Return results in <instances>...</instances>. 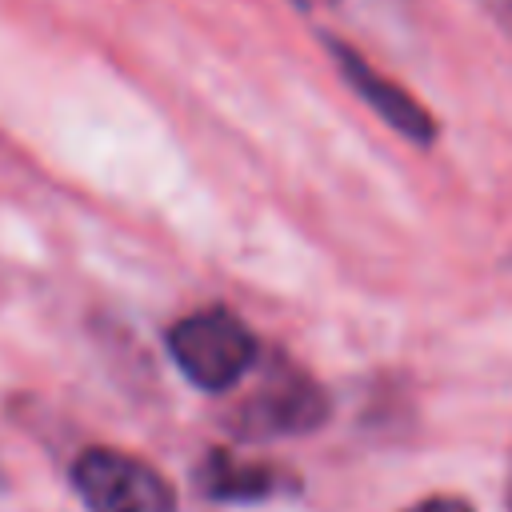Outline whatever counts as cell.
<instances>
[{
  "label": "cell",
  "instance_id": "6da1fadb",
  "mask_svg": "<svg viewBox=\"0 0 512 512\" xmlns=\"http://www.w3.org/2000/svg\"><path fill=\"white\" fill-rule=\"evenodd\" d=\"M168 352L196 388L224 392L256 364L260 344L228 308H204L168 328Z\"/></svg>",
  "mask_w": 512,
  "mask_h": 512
},
{
  "label": "cell",
  "instance_id": "7a4b0ae2",
  "mask_svg": "<svg viewBox=\"0 0 512 512\" xmlns=\"http://www.w3.org/2000/svg\"><path fill=\"white\" fill-rule=\"evenodd\" d=\"M72 484L88 512H176L168 480L120 448H88L72 464Z\"/></svg>",
  "mask_w": 512,
  "mask_h": 512
},
{
  "label": "cell",
  "instance_id": "3957f363",
  "mask_svg": "<svg viewBox=\"0 0 512 512\" xmlns=\"http://www.w3.org/2000/svg\"><path fill=\"white\" fill-rule=\"evenodd\" d=\"M324 420H328L324 388L308 372L280 364L248 392V400L232 416V428L240 436H296L320 428Z\"/></svg>",
  "mask_w": 512,
  "mask_h": 512
},
{
  "label": "cell",
  "instance_id": "277c9868",
  "mask_svg": "<svg viewBox=\"0 0 512 512\" xmlns=\"http://www.w3.org/2000/svg\"><path fill=\"white\" fill-rule=\"evenodd\" d=\"M328 52H332V60L340 64V72H344V80L352 84V92L364 96L380 120H388L396 132H404V136L416 140V144H432V140H436V120H432V112H424L420 100H412L400 84H392L388 76H380V72H376L364 56H356L344 40H328Z\"/></svg>",
  "mask_w": 512,
  "mask_h": 512
},
{
  "label": "cell",
  "instance_id": "5b68a950",
  "mask_svg": "<svg viewBox=\"0 0 512 512\" xmlns=\"http://www.w3.org/2000/svg\"><path fill=\"white\" fill-rule=\"evenodd\" d=\"M192 476H196V488L208 500H236V504L268 500L284 484H292L272 464H264V460H240V456H232L224 448H212L208 456H200V464H196Z\"/></svg>",
  "mask_w": 512,
  "mask_h": 512
},
{
  "label": "cell",
  "instance_id": "8992f818",
  "mask_svg": "<svg viewBox=\"0 0 512 512\" xmlns=\"http://www.w3.org/2000/svg\"><path fill=\"white\" fill-rule=\"evenodd\" d=\"M404 512H472V504L460 500V496H424Z\"/></svg>",
  "mask_w": 512,
  "mask_h": 512
},
{
  "label": "cell",
  "instance_id": "52a82bcc",
  "mask_svg": "<svg viewBox=\"0 0 512 512\" xmlns=\"http://www.w3.org/2000/svg\"><path fill=\"white\" fill-rule=\"evenodd\" d=\"M480 4H484V8H488V16H492L508 36H512V0H480Z\"/></svg>",
  "mask_w": 512,
  "mask_h": 512
},
{
  "label": "cell",
  "instance_id": "ba28073f",
  "mask_svg": "<svg viewBox=\"0 0 512 512\" xmlns=\"http://www.w3.org/2000/svg\"><path fill=\"white\" fill-rule=\"evenodd\" d=\"M508 512H512V476H508Z\"/></svg>",
  "mask_w": 512,
  "mask_h": 512
}]
</instances>
